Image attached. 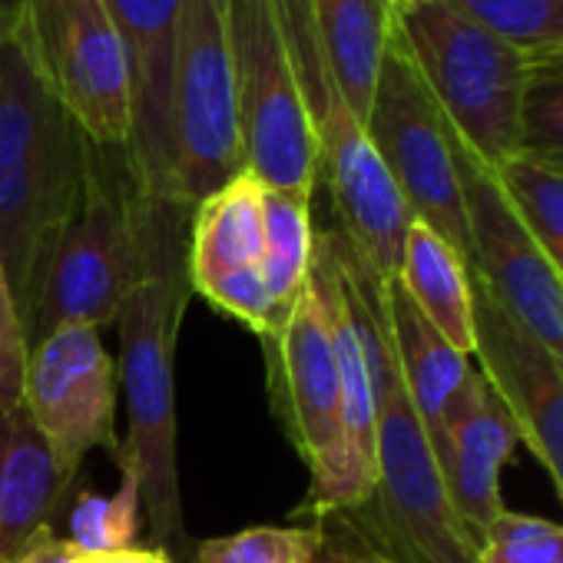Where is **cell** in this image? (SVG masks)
<instances>
[{
	"label": "cell",
	"mask_w": 563,
	"mask_h": 563,
	"mask_svg": "<svg viewBox=\"0 0 563 563\" xmlns=\"http://www.w3.org/2000/svg\"><path fill=\"white\" fill-rule=\"evenodd\" d=\"M517 156L563 173V57L537 64L520 103Z\"/></svg>",
	"instance_id": "obj_26"
},
{
	"label": "cell",
	"mask_w": 563,
	"mask_h": 563,
	"mask_svg": "<svg viewBox=\"0 0 563 563\" xmlns=\"http://www.w3.org/2000/svg\"><path fill=\"white\" fill-rule=\"evenodd\" d=\"M77 477L80 467L54 451L24 401L0 405V560H14L41 533L54 530Z\"/></svg>",
	"instance_id": "obj_17"
},
{
	"label": "cell",
	"mask_w": 563,
	"mask_h": 563,
	"mask_svg": "<svg viewBox=\"0 0 563 563\" xmlns=\"http://www.w3.org/2000/svg\"><path fill=\"white\" fill-rule=\"evenodd\" d=\"M189 563H192V560H189Z\"/></svg>",
	"instance_id": "obj_35"
},
{
	"label": "cell",
	"mask_w": 563,
	"mask_h": 563,
	"mask_svg": "<svg viewBox=\"0 0 563 563\" xmlns=\"http://www.w3.org/2000/svg\"><path fill=\"white\" fill-rule=\"evenodd\" d=\"M84 166V130L8 31L0 37V262L24 332L57 242L80 206Z\"/></svg>",
	"instance_id": "obj_3"
},
{
	"label": "cell",
	"mask_w": 563,
	"mask_h": 563,
	"mask_svg": "<svg viewBox=\"0 0 563 563\" xmlns=\"http://www.w3.org/2000/svg\"><path fill=\"white\" fill-rule=\"evenodd\" d=\"M309 4L329 70L352 113L365 123L391 31L401 18L395 0H309Z\"/></svg>",
	"instance_id": "obj_20"
},
{
	"label": "cell",
	"mask_w": 563,
	"mask_h": 563,
	"mask_svg": "<svg viewBox=\"0 0 563 563\" xmlns=\"http://www.w3.org/2000/svg\"><path fill=\"white\" fill-rule=\"evenodd\" d=\"M339 517V514H335ZM342 520V517H339ZM316 563H395L388 560L385 553H378L375 547H368L352 527H349V540H335L329 530H325V547L319 553Z\"/></svg>",
	"instance_id": "obj_30"
},
{
	"label": "cell",
	"mask_w": 563,
	"mask_h": 563,
	"mask_svg": "<svg viewBox=\"0 0 563 563\" xmlns=\"http://www.w3.org/2000/svg\"><path fill=\"white\" fill-rule=\"evenodd\" d=\"M398 286L408 292L415 309L464 355H474V282L467 258L431 225L411 219Z\"/></svg>",
	"instance_id": "obj_19"
},
{
	"label": "cell",
	"mask_w": 563,
	"mask_h": 563,
	"mask_svg": "<svg viewBox=\"0 0 563 563\" xmlns=\"http://www.w3.org/2000/svg\"><path fill=\"white\" fill-rule=\"evenodd\" d=\"M325 235L368 345L378 398L375 490L362 507L339 517L395 563H477V547L454 514L434 448L395 365L385 325V278L365 268L339 229H325Z\"/></svg>",
	"instance_id": "obj_2"
},
{
	"label": "cell",
	"mask_w": 563,
	"mask_h": 563,
	"mask_svg": "<svg viewBox=\"0 0 563 563\" xmlns=\"http://www.w3.org/2000/svg\"><path fill=\"white\" fill-rule=\"evenodd\" d=\"M117 362L90 325H64L27 352L24 408L54 451L84 467L87 454L120 451Z\"/></svg>",
	"instance_id": "obj_12"
},
{
	"label": "cell",
	"mask_w": 563,
	"mask_h": 563,
	"mask_svg": "<svg viewBox=\"0 0 563 563\" xmlns=\"http://www.w3.org/2000/svg\"><path fill=\"white\" fill-rule=\"evenodd\" d=\"M225 31L245 169L265 189L312 199L319 143L272 0H225Z\"/></svg>",
	"instance_id": "obj_7"
},
{
	"label": "cell",
	"mask_w": 563,
	"mask_h": 563,
	"mask_svg": "<svg viewBox=\"0 0 563 563\" xmlns=\"http://www.w3.org/2000/svg\"><path fill=\"white\" fill-rule=\"evenodd\" d=\"M11 37L87 140L130 143V70L107 0H21Z\"/></svg>",
	"instance_id": "obj_8"
},
{
	"label": "cell",
	"mask_w": 563,
	"mask_h": 563,
	"mask_svg": "<svg viewBox=\"0 0 563 563\" xmlns=\"http://www.w3.org/2000/svg\"><path fill=\"white\" fill-rule=\"evenodd\" d=\"M448 4L533 64L563 57V0H448Z\"/></svg>",
	"instance_id": "obj_23"
},
{
	"label": "cell",
	"mask_w": 563,
	"mask_h": 563,
	"mask_svg": "<svg viewBox=\"0 0 563 563\" xmlns=\"http://www.w3.org/2000/svg\"><path fill=\"white\" fill-rule=\"evenodd\" d=\"M262 229H265V252H262V278L265 289L286 319L299 302L312 258H316V229H312V199L265 189L262 192Z\"/></svg>",
	"instance_id": "obj_21"
},
{
	"label": "cell",
	"mask_w": 563,
	"mask_h": 563,
	"mask_svg": "<svg viewBox=\"0 0 563 563\" xmlns=\"http://www.w3.org/2000/svg\"><path fill=\"white\" fill-rule=\"evenodd\" d=\"M398 24L454 136L490 173L507 166L520 146V103L537 64L457 14L448 0H424Z\"/></svg>",
	"instance_id": "obj_5"
},
{
	"label": "cell",
	"mask_w": 563,
	"mask_h": 563,
	"mask_svg": "<svg viewBox=\"0 0 563 563\" xmlns=\"http://www.w3.org/2000/svg\"><path fill=\"white\" fill-rule=\"evenodd\" d=\"M418 4H424V0H395L398 14H405V11H411V8H418Z\"/></svg>",
	"instance_id": "obj_33"
},
{
	"label": "cell",
	"mask_w": 563,
	"mask_h": 563,
	"mask_svg": "<svg viewBox=\"0 0 563 563\" xmlns=\"http://www.w3.org/2000/svg\"><path fill=\"white\" fill-rule=\"evenodd\" d=\"M385 325L408 401L438 451L451 418L471 401L484 375L474 355L457 352L408 299L398 278L385 282Z\"/></svg>",
	"instance_id": "obj_18"
},
{
	"label": "cell",
	"mask_w": 563,
	"mask_h": 563,
	"mask_svg": "<svg viewBox=\"0 0 563 563\" xmlns=\"http://www.w3.org/2000/svg\"><path fill=\"white\" fill-rule=\"evenodd\" d=\"M477 563H563V523L504 510L484 533Z\"/></svg>",
	"instance_id": "obj_27"
},
{
	"label": "cell",
	"mask_w": 563,
	"mask_h": 563,
	"mask_svg": "<svg viewBox=\"0 0 563 563\" xmlns=\"http://www.w3.org/2000/svg\"><path fill=\"white\" fill-rule=\"evenodd\" d=\"M84 563H176V560L156 547H136V550H117V553H87Z\"/></svg>",
	"instance_id": "obj_31"
},
{
	"label": "cell",
	"mask_w": 563,
	"mask_h": 563,
	"mask_svg": "<svg viewBox=\"0 0 563 563\" xmlns=\"http://www.w3.org/2000/svg\"><path fill=\"white\" fill-rule=\"evenodd\" d=\"M365 133L405 196L411 219L444 235L471 265V229L454 133L415 67L401 24L391 31Z\"/></svg>",
	"instance_id": "obj_9"
},
{
	"label": "cell",
	"mask_w": 563,
	"mask_h": 563,
	"mask_svg": "<svg viewBox=\"0 0 563 563\" xmlns=\"http://www.w3.org/2000/svg\"><path fill=\"white\" fill-rule=\"evenodd\" d=\"M117 467H120V487L117 494H93L80 490L74 494V510H70V533L67 540L80 547L84 553H117V550H136L146 547V517H143V484L136 464L117 451Z\"/></svg>",
	"instance_id": "obj_22"
},
{
	"label": "cell",
	"mask_w": 563,
	"mask_h": 563,
	"mask_svg": "<svg viewBox=\"0 0 563 563\" xmlns=\"http://www.w3.org/2000/svg\"><path fill=\"white\" fill-rule=\"evenodd\" d=\"M84 556L87 553L80 547H74L67 537H57L54 530H47L8 563H84Z\"/></svg>",
	"instance_id": "obj_29"
},
{
	"label": "cell",
	"mask_w": 563,
	"mask_h": 563,
	"mask_svg": "<svg viewBox=\"0 0 563 563\" xmlns=\"http://www.w3.org/2000/svg\"><path fill=\"white\" fill-rule=\"evenodd\" d=\"M189 222L192 206L176 196L140 189L136 212V278L120 309V368L130 431L120 451L136 464L143 484L146 547L176 563L192 560V540L183 523L179 464H176V339L192 292L189 282Z\"/></svg>",
	"instance_id": "obj_1"
},
{
	"label": "cell",
	"mask_w": 563,
	"mask_h": 563,
	"mask_svg": "<svg viewBox=\"0 0 563 563\" xmlns=\"http://www.w3.org/2000/svg\"><path fill=\"white\" fill-rule=\"evenodd\" d=\"M474 282V358L563 500V365Z\"/></svg>",
	"instance_id": "obj_15"
},
{
	"label": "cell",
	"mask_w": 563,
	"mask_h": 563,
	"mask_svg": "<svg viewBox=\"0 0 563 563\" xmlns=\"http://www.w3.org/2000/svg\"><path fill=\"white\" fill-rule=\"evenodd\" d=\"M325 523L316 527H245L192 547V563H316Z\"/></svg>",
	"instance_id": "obj_25"
},
{
	"label": "cell",
	"mask_w": 563,
	"mask_h": 563,
	"mask_svg": "<svg viewBox=\"0 0 563 563\" xmlns=\"http://www.w3.org/2000/svg\"><path fill=\"white\" fill-rule=\"evenodd\" d=\"M0 563H4V560H0Z\"/></svg>",
	"instance_id": "obj_34"
},
{
	"label": "cell",
	"mask_w": 563,
	"mask_h": 563,
	"mask_svg": "<svg viewBox=\"0 0 563 563\" xmlns=\"http://www.w3.org/2000/svg\"><path fill=\"white\" fill-rule=\"evenodd\" d=\"M18 8H21V0H0V37H4L18 18Z\"/></svg>",
	"instance_id": "obj_32"
},
{
	"label": "cell",
	"mask_w": 563,
	"mask_h": 563,
	"mask_svg": "<svg viewBox=\"0 0 563 563\" xmlns=\"http://www.w3.org/2000/svg\"><path fill=\"white\" fill-rule=\"evenodd\" d=\"M517 441L520 434L504 401L484 378L471 401L451 418L434 451L454 514L474 547H481L490 523L507 510L500 494V474L514 461Z\"/></svg>",
	"instance_id": "obj_16"
},
{
	"label": "cell",
	"mask_w": 563,
	"mask_h": 563,
	"mask_svg": "<svg viewBox=\"0 0 563 563\" xmlns=\"http://www.w3.org/2000/svg\"><path fill=\"white\" fill-rule=\"evenodd\" d=\"M24 368H27V342L24 325L14 306V292L0 262V405H18L24 395Z\"/></svg>",
	"instance_id": "obj_28"
},
{
	"label": "cell",
	"mask_w": 563,
	"mask_h": 563,
	"mask_svg": "<svg viewBox=\"0 0 563 563\" xmlns=\"http://www.w3.org/2000/svg\"><path fill=\"white\" fill-rule=\"evenodd\" d=\"M262 192L265 186L242 169L232 183L199 199L189 222L192 292L255 335H265L278 322L262 278Z\"/></svg>",
	"instance_id": "obj_13"
},
{
	"label": "cell",
	"mask_w": 563,
	"mask_h": 563,
	"mask_svg": "<svg viewBox=\"0 0 563 563\" xmlns=\"http://www.w3.org/2000/svg\"><path fill=\"white\" fill-rule=\"evenodd\" d=\"M130 70V163L150 196H179L173 153V90L186 0H107Z\"/></svg>",
	"instance_id": "obj_14"
},
{
	"label": "cell",
	"mask_w": 563,
	"mask_h": 563,
	"mask_svg": "<svg viewBox=\"0 0 563 563\" xmlns=\"http://www.w3.org/2000/svg\"><path fill=\"white\" fill-rule=\"evenodd\" d=\"M262 345L272 411L312 474V490L299 514L322 520L329 514L352 510L339 355L329 322L325 282L316 258L299 302L286 322L262 339Z\"/></svg>",
	"instance_id": "obj_6"
},
{
	"label": "cell",
	"mask_w": 563,
	"mask_h": 563,
	"mask_svg": "<svg viewBox=\"0 0 563 563\" xmlns=\"http://www.w3.org/2000/svg\"><path fill=\"white\" fill-rule=\"evenodd\" d=\"M176 189L196 206L242 169L235 70L225 31V0H186L173 90Z\"/></svg>",
	"instance_id": "obj_10"
},
{
	"label": "cell",
	"mask_w": 563,
	"mask_h": 563,
	"mask_svg": "<svg viewBox=\"0 0 563 563\" xmlns=\"http://www.w3.org/2000/svg\"><path fill=\"white\" fill-rule=\"evenodd\" d=\"M530 239L563 275V173L514 156L494 173Z\"/></svg>",
	"instance_id": "obj_24"
},
{
	"label": "cell",
	"mask_w": 563,
	"mask_h": 563,
	"mask_svg": "<svg viewBox=\"0 0 563 563\" xmlns=\"http://www.w3.org/2000/svg\"><path fill=\"white\" fill-rule=\"evenodd\" d=\"M454 156L471 229V275L510 322L563 365V275L523 229L500 179L457 136Z\"/></svg>",
	"instance_id": "obj_11"
},
{
	"label": "cell",
	"mask_w": 563,
	"mask_h": 563,
	"mask_svg": "<svg viewBox=\"0 0 563 563\" xmlns=\"http://www.w3.org/2000/svg\"><path fill=\"white\" fill-rule=\"evenodd\" d=\"M140 183L126 146L87 140L84 196L64 229L27 322V352L64 325H117L136 278Z\"/></svg>",
	"instance_id": "obj_4"
}]
</instances>
